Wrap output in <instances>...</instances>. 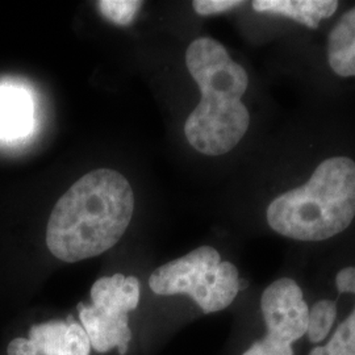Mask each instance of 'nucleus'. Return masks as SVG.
<instances>
[{
  "label": "nucleus",
  "instance_id": "1",
  "mask_svg": "<svg viewBox=\"0 0 355 355\" xmlns=\"http://www.w3.org/2000/svg\"><path fill=\"white\" fill-rule=\"evenodd\" d=\"M133 209L127 178L114 170H94L54 205L46 227L48 249L67 263L98 257L121 240Z\"/></svg>",
  "mask_w": 355,
  "mask_h": 355
},
{
  "label": "nucleus",
  "instance_id": "11",
  "mask_svg": "<svg viewBox=\"0 0 355 355\" xmlns=\"http://www.w3.org/2000/svg\"><path fill=\"white\" fill-rule=\"evenodd\" d=\"M337 290L355 295V267H345L336 277ZM309 355H355V306L350 316L338 325L325 346H316Z\"/></svg>",
  "mask_w": 355,
  "mask_h": 355
},
{
  "label": "nucleus",
  "instance_id": "3",
  "mask_svg": "<svg viewBox=\"0 0 355 355\" xmlns=\"http://www.w3.org/2000/svg\"><path fill=\"white\" fill-rule=\"evenodd\" d=\"M266 217L274 232L297 241L343 233L355 217V161L345 155L322 161L303 186L275 198Z\"/></svg>",
  "mask_w": 355,
  "mask_h": 355
},
{
  "label": "nucleus",
  "instance_id": "4",
  "mask_svg": "<svg viewBox=\"0 0 355 355\" xmlns=\"http://www.w3.org/2000/svg\"><path fill=\"white\" fill-rule=\"evenodd\" d=\"M149 286L161 296L189 295L204 313H214L233 303L240 291V277L237 267L221 261L215 248L200 246L158 267Z\"/></svg>",
  "mask_w": 355,
  "mask_h": 355
},
{
  "label": "nucleus",
  "instance_id": "14",
  "mask_svg": "<svg viewBox=\"0 0 355 355\" xmlns=\"http://www.w3.org/2000/svg\"><path fill=\"white\" fill-rule=\"evenodd\" d=\"M243 4L245 1L240 0H196L193 1V10L200 16H212L239 8Z\"/></svg>",
  "mask_w": 355,
  "mask_h": 355
},
{
  "label": "nucleus",
  "instance_id": "6",
  "mask_svg": "<svg viewBox=\"0 0 355 355\" xmlns=\"http://www.w3.org/2000/svg\"><path fill=\"white\" fill-rule=\"evenodd\" d=\"M267 334L242 355H295L292 343L308 330L309 308L299 284L290 278L272 282L261 297Z\"/></svg>",
  "mask_w": 355,
  "mask_h": 355
},
{
  "label": "nucleus",
  "instance_id": "2",
  "mask_svg": "<svg viewBox=\"0 0 355 355\" xmlns=\"http://www.w3.org/2000/svg\"><path fill=\"white\" fill-rule=\"evenodd\" d=\"M186 66L202 92V101L184 124L187 141L205 155L227 154L239 145L250 124L241 101L249 86L248 73L211 37L191 42Z\"/></svg>",
  "mask_w": 355,
  "mask_h": 355
},
{
  "label": "nucleus",
  "instance_id": "5",
  "mask_svg": "<svg viewBox=\"0 0 355 355\" xmlns=\"http://www.w3.org/2000/svg\"><path fill=\"white\" fill-rule=\"evenodd\" d=\"M92 304L78 305L79 320L96 353L117 349L127 354L132 340L128 313L140 303V282L136 277L114 274L103 277L91 287Z\"/></svg>",
  "mask_w": 355,
  "mask_h": 355
},
{
  "label": "nucleus",
  "instance_id": "7",
  "mask_svg": "<svg viewBox=\"0 0 355 355\" xmlns=\"http://www.w3.org/2000/svg\"><path fill=\"white\" fill-rule=\"evenodd\" d=\"M91 343L86 330L73 318L70 321H49L36 324L29 330V338H15L8 355H89Z\"/></svg>",
  "mask_w": 355,
  "mask_h": 355
},
{
  "label": "nucleus",
  "instance_id": "8",
  "mask_svg": "<svg viewBox=\"0 0 355 355\" xmlns=\"http://www.w3.org/2000/svg\"><path fill=\"white\" fill-rule=\"evenodd\" d=\"M257 12L268 13L295 20L299 24L316 29L324 19H329L338 8L333 0H255Z\"/></svg>",
  "mask_w": 355,
  "mask_h": 355
},
{
  "label": "nucleus",
  "instance_id": "12",
  "mask_svg": "<svg viewBox=\"0 0 355 355\" xmlns=\"http://www.w3.org/2000/svg\"><path fill=\"white\" fill-rule=\"evenodd\" d=\"M337 318V306L331 300H320L309 309L308 321V338L313 343H322L328 334Z\"/></svg>",
  "mask_w": 355,
  "mask_h": 355
},
{
  "label": "nucleus",
  "instance_id": "13",
  "mask_svg": "<svg viewBox=\"0 0 355 355\" xmlns=\"http://www.w3.org/2000/svg\"><path fill=\"white\" fill-rule=\"evenodd\" d=\"M141 1L130 0H102L98 3L99 11L105 19L117 26H128L140 10Z\"/></svg>",
  "mask_w": 355,
  "mask_h": 355
},
{
  "label": "nucleus",
  "instance_id": "9",
  "mask_svg": "<svg viewBox=\"0 0 355 355\" xmlns=\"http://www.w3.org/2000/svg\"><path fill=\"white\" fill-rule=\"evenodd\" d=\"M33 121V103L26 89L0 87V139L13 140L26 136Z\"/></svg>",
  "mask_w": 355,
  "mask_h": 355
},
{
  "label": "nucleus",
  "instance_id": "10",
  "mask_svg": "<svg viewBox=\"0 0 355 355\" xmlns=\"http://www.w3.org/2000/svg\"><path fill=\"white\" fill-rule=\"evenodd\" d=\"M328 61L337 76H355V7L343 13L330 31Z\"/></svg>",
  "mask_w": 355,
  "mask_h": 355
}]
</instances>
